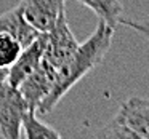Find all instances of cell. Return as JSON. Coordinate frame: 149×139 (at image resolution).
I'll use <instances>...</instances> for the list:
<instances>
[{
    "label": "cell",
    "instance_id": "6da1fadb",
    "mask_svg": "<svg viewBox=\"0 0 149 139\" xmlns=\"http://www.w3.org/2000/svg\"><path fill=\"white\" fill-rule=\"evenodd\" d=\"M114 35V27L100 19L96 29L82 45L77 46L72 56L56 71V78L50 96L43 101L37 113H50L56 107V104L63 99L66 93L77 83L79 80L90 74L104 61L107 51L111 48Z\"/></svg>",
    "mask_w": 149,
    "mask_h": 139
},
{
    "label": "cell",
    "instance_id": "7a4b0ae2",
    "mask_svg": "<svg viewBox=\"0 0 149 139\" xmlns=\"http://www.w3.org/2000/svg\"><path fill=\"white\" fill-rule=\"evenodd\" d=\"M96 136L112 139H149V99H127L116 117L104 125Z\"/></svg>",
    "mask_w": 149,
    "mask_h": 139
},
{
    "label": "cell",
    "instance_id": "3957f363",
    "mask_svg": "<svg viewBox=\"0 0 149 139\" xmlns=\"http://www.w3.org/2000/svg\"><path fill=\"white\" fill-rule=\"evenodd\" d=\"M29 109L16 86L8 82L0 85V136L5 139L23 138V117Z\"/></svg>",
    "mask_w": 149,
    "mask_h": 139
},
{
    "label": "cell",
    "instance_id": "277c9868",
    "mask_svg": "<svg viewBox=\"0 0 149 139\" xmlns=\"http://www.w3.org/2000/svg\"><path fill=\"white\" fill-rule=\"evenodd\" d=\"M45 37V48H43V59L53 66L58 71L66 61L72 56V53L77 50L79 43L75 35L72 34L71 27L68 24L66 10L59 15L55 26L50 30L43 32Z\"/></svg>",
    "mask_w": 149,
    "mask_h": 139
},
{
    "label": "cell",
    "instance_id": "5b68a950",
    "mask_svg": "<svg viewBox=\"0 0 149 139\" xmlns=\"http://www.w3.org/2000/svg\"><path fill=\"white\" fill-rule=\"evenodd\" d=\"M55 78H56V69L42 58L39 67L21 82L18 90L21 91L24 99L27 101L29 107L39 110V107L43 104V101L52 93Z\"/></svg>",
    "mask_w": 149,
    "mask_h": 139
},
{
    "label": "cell",
    "instance_id": "8992f818",
    "mask_svg": "<svg viewBox=\"0 0 149 139\" xmlns=\"http://www.w3.org/2000/svg\"><path fill=\"white\" fill-rule=\"evenodd\" d=\"M19 7L26 21L34 29L47 32L66 10V0H21Z\"/></svg>",
    "mask_w": 149,
    "mask_h": 139
},
{
    "label": "cell",
    "instance_id": "52a82bcc",
    "mask_svg": "<svg viewBox=\"0 0 149 139\" xmlns=\"http://www.w3.org/2000/svg\"><path fill=\"white\" fill-rule=\"evenodd\" d=\"M43 48H45V37H43V32H40V35L32 43L24 46L18 59L10 66L7 77L8 83L16 88L19 86L21 82L39 67L40 61L43 58Z\"/></svg>",
    "mask_w": 149,
    "mask_h": 139
},
{
    "label": "cell",
    "instance_id": "ba28073f",
    "mask_svg": "<svg viewBox=\"0 0 149 139\" xmlns=\"http://www.w3.org/2000/svg\"><path fill=\"white\" fill-rule=\"evenodd\" d=\"M0 32H7L13 35L23 46H27L40 35L39 30H36L26 21L19 3L13 7L11 10L0 15Z\"/></svg>",
    "mask_w": 149,
    "mask_h": 139
},
{
    "label": "cell",
    "instance_id": "9c48e42d",
    "mask_svg": "<svg viewBox=\"0 0 149 139\" xmlns=\"http://www.w3.org/2000/svg\"><path fill=\"white\" fill-rule=\"evenodd\" d=\"M87 8H90L101 21L116 29L122 16L123 5L120 0H77Z\"/></svg>",
    "mask_w": 149,
    "mask_h": 139
},
{
    "label": "cell",
    "instance_id": "30bf717a",
    "mask_svg": "<svg viewBox=\"0 0 149 139\" xmlns=\"http://www.w3.org/2000/svg\"><path fill=\"white\" fill-rule=\"evenodd\" d=\"M23 138L27 139H59L61 133L47 123L40 122L37 117V110L31 107L23 117Z\"/></svg>",
    "mask_w": 149,
    "mask_h": 139
},
{
    "label": "cell",
    "instance_id": "8fae6325",
    "mask_svg": "<svg viewBox=\"0 0 149 139\" xmlns=\"http://www.w3.org/2000/svg\"><path fill=\"white\" fill-rule=\"evenodd\" d=\"M24 46L7 32H0V67H8L18 59Z\"/></svg>",
    "mask_w": 149,
    "mask_h": 139
},
{
    "label": "cell",
    "instance_id": "7c38bea8",
    "mask_svg": "<svg viewBox=\"0 0 149 139\" xmlns=\"http://www.w3.org/2000/svg\"><path fill=\"white\" fill-rule=\"evenodd\" d=\"M119 24H122V26H127V27H130V29L136 30V32H138L139 35L143 37V39L149 42V23L133 21V19H127V18H122V16H120Z\"/></svg>",
    "mask_w": 149,
    "mask_h": 139
},
{
    "label": "cell",
    "instance_id": "4fadbf2b",
    "mask_svg": "<svg viewBox=\"0 0 149 139\" xmlns=\"http://www.w3.org/2000/svg\"><path fill=\"white\" fill-rule=\"evenodd\" d=\"M8 77V67H0V85L7 82Z\"/></svg>",
    "mask_w": 149,
    "mask_h": 139
}]
</instances>
